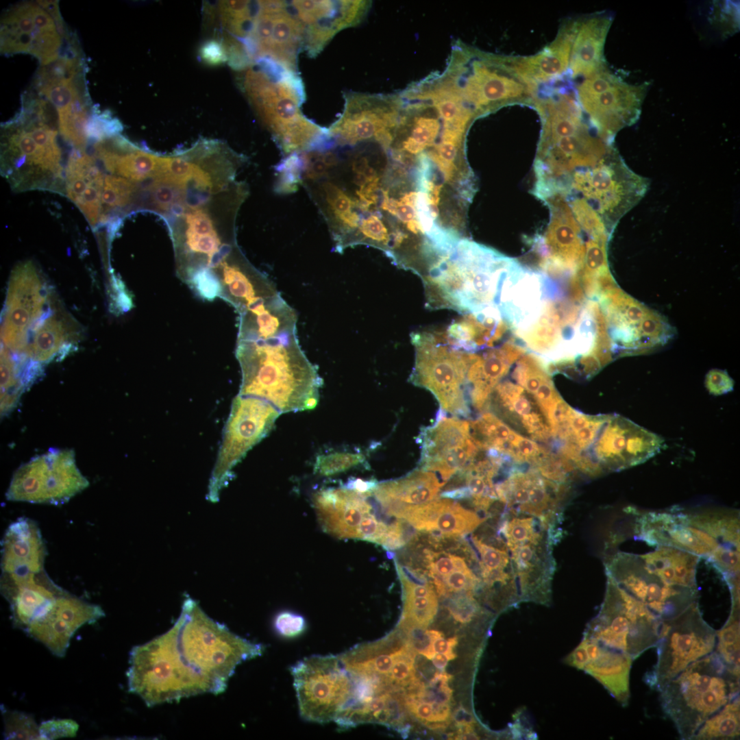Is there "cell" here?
I'll list each match as a JSON object with an SVG mask.
<instances>
[{
    "label": "cell",
    "instance_id": "57",
    "mask_svg": "<svg viewBox=\"0 0 740 740\" xmlns=\"http://www.w3.org/2000/svg\"><path fill=\"white\" fill-rule=\"evenodd\" d=\"M34 23L36 30L56 31V27L52 17L38 5L31 3Z\"/></svg>",
    "mask_w": 740,
    "mask_h": 740
},
{
    "label": "cell",
    "instance_id": "5",
    "mask_svg": "<svg viewBox=\"0 0 740 740\" xmlns=\"http://www.w3.org/2000/svg\"><path fill=\"white\" fill-rule=\"evenodd\" d=\"M454 247L443 260L435 283L439 306L463 314L498 308L515 260L467 239H460Z\"/></svg>",
    "mask_w": 740,
    "mask_h": 740
},
{
    "label": "cell",
    "instance_id": "55",
    "mask_svg": "<svg viewBox=\"0 0 740 740\" xmlns=\"http://www.w3.org/2000/svg\"><path fill=\"white\" fill-rule=\"evenodd\" d=\"M201 60L206 64L217 66L227 62V56L222 41L215 39L204 42L200 49Z\"/></svg>",
    "mask_w": 740,
    "mask_h": 740
},
{
    "label": "cell",
    "instance_id": "36",
    "mask_svg": "<svg viewBox=\"0 0 740 740\" xmlns=\"http://www.w3.org/2000/svg\"><path fill=\"white\" fill-rule=\"evenodd\" d=\"M600 645L598 656L589 661L584 670L602 684L623 706H626L630 698V671L634 660L623 652Z\"/></svg>",
    "mask_w": 740,
    "mask_h": 740
},
{
    "label": "cell",
    "instance_id": "54",
    "mask_svg": "<svg viewBox=\"0 0 740 740\" xmlns=\"http://www.w3.org/2000/svg\"><path fill=\"white\" fill-rule=\"evenodd\" d=\"M449 610L455 619L467 623L476 615L479 606L473 597L472 593H463L452 600Z\"/></svg>",
    "mask_w": 740,
    "mask_h": 740
},
{
    "label": "cell",
    "instance_id": "46",
    "mask_svg": "<svg viewBox=\"0 0 740 740\" xmlns=\"http://www.w3.org/2000/svg\"><path fill=\"white\" fill-rule=\"evenodd\" d=\"M5 739H40L39 726L34 717L29 713L11 711L1 706Z\"/></svg>",
    "mask_w": 740,
    "mask_h": 740
},
{
    "label": "cell",
    "instance_id": "47",
    "mask_svg": "<svg viewBox=\"0 0 740 740\" xmlns=\"http://www.w3.org/2000/svg\"><path fill=\"white\" fill-rule=\"evenodd\" d=\"M275 190L279 194L295 192L302 184L303 160L300 152L286 156L276 167Z\"/></svg>",
    "mask_w": 740,
    "mask_h": 740
},
{
    "label": "cell",
    "instance_id": "51",
    "mask_svg": "<svg viewBox=\"0 0 740 740\" xmlns=\"http://www.w3.org/2000/svg\"><path fill=\"white\" fill-rule=\"evenodd\" d=\"M61 38L57 31H37L29 53L38 58L42 65H47L58 59Z\"/></svg>",
    "mask_w": 740,
    "mask_h": 740
},
{
    "label": "cell",
    "instance_id": "8",
    "mask_svg": "<svg viewBox=\"0 0 740 740\" xmlns=\"http://www.w3.org/2000/svg\"><path fill=\"white\" fill-rule=\"evenodd\" d=\"M607 576L604 602L584 637L635 660L656 647L663 621Z\"/></svg>",
    "mask_w": 740,
    "mask_h": 740
},
{
    "label": "cell",
    "instance_id": "41",
    "mask_svg": "<svg viewBox=\"0 0 740 740\" xmlns=\"http://www.w3.org/2000/svg\"><path fill=\"white\" fill-rule=\"evenodd\" d=\"M137 190V184L129 180L110 173L105 174L100 224L111 220L113 212H118L130 206L134 199Z\"/></svg>",
    "mask_w": 740,
    "mask_h": 740
},
{
    "label": "cell",
    "instance_id": "56",
    "mask_svg": "<svg viewBox=\"0 0 740 740\" xmlns=\"http://www.w3.org/2000/svg\"><path fill=\"white\" fill-rule=\"evenodd\" d=\"M406 541L404 526L398 519L389 524L380 545L386 550H397L404 546Z\"/></svg>",
    "mask_w": 740,
    "mask_h": 740
},
{
    "label": "cell",
    "instance_id": "61",
    "mask_svg": "<svg viewBox=\"0 0 740 740\" xmlns=\"http://www.w3.org/2000/svg\"><path fill=\"white\" fill-rule=\"evenodd\" d=\"M432 661L436 668L443 669L446 667L449 660L445 654L442 653H435L432 658Z\"/></svg>",
    "mask_w": 740,
    "mask_h": 740
},
{
    "label": "cell",
    "instance_id": "22",
    "mask_svg": "<svg viewBox=\"0 0 740 740\" xmlns=\"http://www.w3.org/2000/svg\"><path fill=\"white\" fill-rule=\"evenodd\" d=\"M521 434L541 444L554 442L549 419L525 388L510 380L500 382L492 392L486 410Z\"/></svg>",
    "mask_w": 740,
    "mask_h": 740
},
{
    "label": "cell",
    "instance_id": "2",
    "mask_svg": "<svg viewBox=\"0 0 740 740\" xmlns=\"http://www.w3.org/2000/svg\"><path fill=\"white\" fill-rule=\"evenodd\" d=\"M242 380L238 395L263 399L281 413L316 407L322 380L301 350L297 332L238 341Z\"/></svg>",
    "mask_w": 740,
    "mask_h": 740
},
{
    "label": "cell",
    "instance_id": "23",
    "mask_svg": "<svg viewBox=\"0 0 740 740\" xmlns=\"http://www.w3.org/2000/svg\"><path fill=\"white\" fill-rule=\"evenodd\" d=\"M221 298L231 304L240 314L278 297L273 283L254 267L238 247L214 271Z\"/></svg>",
    "mask_w": 740,
    "mask_h": 740
},
{
    "label": "cell",
    "instance_id": "53",
    "mask_svg": "<svg viewBox=\"0 0 740 740\" xmlns=\"http://www.w3.org/2000/svg\"><path fill=\"white\" fill-rule=\"evenodd\" d=\"M277 632L283 637H294L300 634L306 628L304 618L296 613L284 611L280 613L274 620Z\"/></svg>",
    "mask_w": 740,
    "mask_h": 740
},
{
    "label": "cell",
    "instance_id": "31",
    "mask_svg": "<svg viewBox=\"0 0 740 740\" xmlns=\"http://www.w3.org/2000/svg\"><path fill=\"white\" fill-rule=\"evenodd\" d=\"M576 22H567L555 40L538 53L527 58H508L513 71L532 92L539 84L559 78L568 71Z\"/></svg>",
    "mask_w": 740,
    "mask_h": 740
},
{
    "label": "cell",
    "instance_id": "37",
    "mask_svg": "<svg viewBox=\"0 0 740 740\" xmlns=\"http://www.w3.org/2000/svg\"><path fill=\"white\" fill-rule=\"evenodd\" d=\"M471 539L478 554L482 581L489 587L495 583L508 585L517 592V581L505 541L500 546H495L487 544L475 535Z\"/></svg>",
    "mask_w": 740,
    "mask_h": 740
},
{
    "label": "cell",
    "instance_id": "40",
    "mask_svg": "<svg viewBox=\"0 0 740 740\" xmlns=\"http://www.w3.org/2000/svg\"><path fill=\"white\" fill-rule=\"evenodd\" d=\"M739 697L706 719L692 739H737L740 733Z\"/></svg>",
    "mask_w": 740,
    "mask_h": 740
},
{
    "label": "cell",
    "instance_id": "45",
    "mask_svg": "<svg viewBox=\"0 0 740 740\" xmlns=\"http://www.w3.org/2000/svg\"><path fill=\"white\" fill-rule=\"evenodd\" d=\"M404 610L402 625L406 629H425L437 611L438 600L434 593L427 595L403 594Z\"/></svg>",
    "mask_w": 740,
    "mask_h": 740
},
{
    "label": "cell",
    "instance_id": "17",
    "mask_svg": "<svg viewBox=\"0 0 740 740\" xmlns=\"http://www.w3.org/2000/svg\"><path fill=\"white\" fill-rule=\"evenodd\" d=\"M495 491L506 508L533 516L554 528L568 486L545 478L535 468L513 464L497 482Z\"/></svg>",
    "mask_w": 740,
    "mask_h": 740
},
{
    "label": "cell",
    "instance_id": "50",
    "mask_svg": "<svg viewBox=\"0 0 740 740\" xmlns=\"http://www.w3.org/2000/svg\"><path fill=\"white\" fill-rule=\"evenodd\" d=\"M73 78L66 77L43 83L40 87L41 92L53 104L58 113L68 110L80 97Z\"/></svg>",
    "mask_w": 740,
    "mask_h": 740
},
{
    "label": "cell",
    "instance_id": "19",
    "mask_svg": "<svg viewBox=\"0 0 740 740\" xmlns=\"http://www.w3.org/2000/svg\"><path fill=\"white\" fill-rule=\"evenodd\" d=\"M45 295L35 266L27 262L16 267L10 277L1 337L6 347L24 354L28 332L42 312Z\"/></svg>",
    "mask_w": 740,
    "mask_h": 740
},
{
    "label": "cell",
    "instance_id": "18",
    "mask_svg": "<svg viewBox=\"0 0 740 740\" xmlns=\"http://www.w3.org/2000/svg\"><path fill=\"white\" fill-rule=\"evenodd\" d=\"M420 469L439 473L446 482L471 463L481 449L473 439L467 421L439 415L436 423L418 436Z\"/></svg>",
    "mask_w": 740,
    "mask_h": 740
},
{
    "label": "cell",
    "instance_id": "42",
    "mask_svg": "<svg viewBox=\"0 0 740 740\" xmlns=\"http://www.w3.org/2000/svg\"><path fill=\"white\" fill-rule=\"evenodd\" d=\"M257 1H223L219 8L222 25L231 36L244 41L247 37L256 14Z\"/></svg>",
    "mask_w": 740,
    "mask_h": 740
},
{
    "label": "cell",
    "instance_id": "6",
    "mask_svg": "<svg viewBox=\"0 0 740 740\" xmlns=\"http://www.w3.org/2000/svg\"><path fill=\"white\" fill-rule=\"evenodd\" d=\"M443 72L477 117L532 95L511 69L508 58L481 51L460 40L452 42Z\"/></svg>",
    "mask_w": 740,
    "mask_h": 740
},
{
    "label": "cell",
    "instance_id": "7",
    "mask_svg": "<svg viewBox=\"0 0 740 740\" xmlns=\"http://www.w3.org/2000/svg\"><path fill=\"white\" fill-rule=\"evenodd\" d=\"M411 340L416 355L410 382L430 391L441 410L456 417H469L467 375L474 353L454 349L440 332L412 333Z\"/></svg>",
    "mask_w": 740,
    "mask_h": 740
},
{
    "label": "cell",
    "instance_id": "49",
    "mask_svg": "<svg viewBox=\"0 0 740 740\" xmlns=\"http://www.w3.org/2000/svg\"><path fill=\"white\" fill-rule=\"evenodd\" d=\"M365 460L364 455L360 453L336 452L317 456L314 471L319 475L330 476L347 471Z\"/></svg>",
    "mask_w": 740,
    "mask_h": 740
},
{
    "label": "cell",
    "instance_id": "59",
    "mask_svg": "<svg viewBox=\"0 0 740 740\" xmlns=\"http://www.w3.org/2000/svg\"><path fill=\"white\" fill-rule=\"evenodd\" d=\"M567 662L579 669H584L589 662V658L583 641L572 652Z\"/></svg>",
    "mask_w": 740,
    "mask_h": 740
},
{
    "label": "cell",
    "instance_id": "39",
    "mask_svg": "<svg viewBox=\"0 0 740 740\" xmlns=\"http://www.w3.org/2000/svg\"><path fill=\"white\" fill-rule=\"evenodd\" d=\"M690 523L717 539L722 544L739 548V517L725 512H705L687 515Z\"/></svg>",
    "mask_w": 740,
    "mask_h": 740
},
{
    "label": "cell",
    "instance_id": "1",
    "mask_svg": "<svg viewBox=\"0 0 740 740\" xmlns=\"http://www.w3.org/2000/svg\"><path fill=\"white\" fill-rule=\"evenodd\" d=\"M264 650V645L231 632L188 598L167 632L131 650L128 691L148 707L199 694H219L239 664Z\"/></svg>",
    "mask_w": 740,
    "mask_h": 740
},
{
    "label": "cell",
    "instance_id": "12",
    "mask_svg": "<svg viewBox=\"0 0 740 740\" xmlns=\"http://www.w3.org/2000/svg\"><path fill=\"white\" fill-rule=\"evenodd\" d=\"M339 118L327 129L328 138L339 147L377 143L387 150L398 123L401 98L395 94L348 92Z\"/></svg>",
    "mask_w": 740,
    "mask_h": 740
},
{
    "label": "cell",
    "instance_id": "10",
    "mask_svg": "<svg viewBox=\"0 0 740 740\" xmlns=\"http://www.w3.org/2000/svg\"><path fill=\"white\" fill-rule=\"evenodd\" d=\"M88 485L72 450L51 449L18 468L5 496L10 501L58 506Z\"/></svg>",
    "mask_w": 740,
    "mask_h": 740
},
{
    "label": "cell",
    "instance_id": "24",
    "mask_svg": "<svg viewBox=\"0 0 740 740\" xmlns=\"http://www.w3.org/2000/svg\"><path fill=\"white\" fill-rule=\"evenodd\" d=\"M66 592L45 570L21 577L1 576V593L10 604L14 626L23 632L42 619Z\"/></svg>",
    "mask_w": 740,
    "mask_h": 740
},
{
    "label": "cell",
    "instance_id": "38",
    "mask_svg": "<svg viewBox=\"0 0 740 740\" xmlns=\"http://www.w3.org/2000/svg\"><path fill=\"white\" fill-rule=\"evenodd\" d=\"M66 334L60 321L56 317H48L36 325L24 354L33 362L49 361L61 350Z\"/></svg>",
    "mask_w": 740,
    "mask_h": 740
},
{
    "label": "cell",
    "instance_id": "58",
    "mask_svg": "<svg viewBox=\"0 0 740 740\" xmlns=\"http://www.w3.org/2000/svg\"><path fill=\"white\" fill-rule=\"evenodd\" d=\"M456 644L457 639L456 637L448 639L439 637L433 642V650L435 653H442L447 657L448 660H452L456 657L453 648Z\"/></svg>",
    "mask_w": 740,
    "mask_h": 740
},
{
    "label": "cell",
    "instance_id": "15",
    "mask_svg": "<svg viewBox=\"0 0 740 740\" xmlns=\"http://www.w3.org/2000/svg\"><path fill=\"white\" fill-rule=\"evenodd\" d=\"M243 42L254 62L269 60L298 73L304 27L289 1H259L250 32Z\"/></svg>",
    "mask_w": 740,
    "mask_h": 740
},
{
    "label": "cell",
    "instance_id": "27",
    "mask_svg": "<svg viewBox=\"0 0 740 740\" xmlns=\"http://www.w3.org/2000/svg\"><path fill=\"white\" fill-rule=\"evenodd\" d=\"M445 484L434 472L420 469L399 479L378 482L371 496L384 519H399L407 509L437 498Z\"/></svg>",
    "mask_w": 740,
    "mask_h": 740
},
{
    "label": "cell",
    "instance_id": "20",
    "mask_svg": "<svg viewBox=\"0 0 740 740\" xmlns=\"http://www.w3.org/2000/svg\"><path fill=\"white\" fill-rule=\"evenodd\" d=\"M304 27V50L317 56L340 31L356 25L367 14L369 1H291Z\"/></svg>",
    "mask_w": 740,
    "mask_h": 740
},
{
    "label": "cell",
    "instance_id": "35",
    "mask_svg": "<svg viewBox=\"0 0 740 740\" xmlns=\"http://www.w3.org/2000/svg\"><path fill=\"white\" fill-rule=\"evenodd\" d=\"M511 375L513 380L530 393L547 417L550 423L558 407L564 402L541 362L526 352L515 363Z\"/></svg>",
    "mask_w": 740,
    "mask_h": 740
},
{
    "label": "cell",
    "instance_id": "16",
    "mask_svg": "<svg viewBox=\"0 0 740 740\" xmlns=\"http://www.w3.org/2000/svg\"><path fill=\"white\" fill-rule=\"evenodd\" d=\"M606 567L608 576L663 621L678 617L698 602V589L664 582L648 572L634 554L618 552Z\"/></svg>",
    "mask_w": 740,
    "mask_h": 740
},
{
    "label": "cell",
    "instance_id": "29",
    "mask_svg": "<svg viewBox=\"0 0 740 740\" xmlns=\"http://www.w3.org/2000/svg\"><path fill=\"white\" fill-rule=\"evenodd\" d=\"M527 351L514 341L481 355L474 353L469 367L467 395L470 404L477 411L486 412L495 387L509 373L515 362Z\"/></svg>",
    "mask_w": 740,
    "mask_h": 740
},
{
    "label": "cell",
    "instance_id": "33",
    "mask_svg": "<svg viewBox=\"0 0 740 740\" xmlns=\"http://www.w3.org/2000/svg\"><path fill=\"white\" fill-rule=\"evenodd\" d=\"M295 311L278 297L240 315L238 341L266 340L296 332Z\"/></svg>",
    "mask_w": 740,
    "mask_h": 740
},
{
    "label": "cell",
    "instance_id": "21",
    "mask_svg": "<svg viewBox=\"0 0 740 740\" xmlns=\"http://www.w3.org/2000/svg\"><path fill=\"white\" fill-rule=\"evenodd\" d=\"M102 608L68 591L58 597L51 610L30 625L25 633L43 644L53 655L64 657L75 632L82 626L105 617Z\"/></svg>",
    "mask_w": 740,
    "mask_h": 740
},
{
    "label": "cell",
    "instance_id": "14",
    "mask_svg": "<svg viewBox=\"0 0 740 740\" xmlns=\"http://www.w3.org/2000/svg\"><path fill=\"white\" fill-rule=\"evenodd\" d=\"M647 87L629 84L605 68L577 86L576 100L590 122L610 135L639 118Z\"/></svg>",
    "mask_w": 740,
    "mask_h": 740
},
{
    "label": "cell",
    "instance_id": "43",
    "mask_svg": "<svg viewBox=\"0 0 740 740\" xmlns=\"http://www.w3.org/2000/svg\"><path fill=\"white\" fill-rule=\"evenodd\" d=\"M25 384L19 376L17 365L9 351H1V413L4 416L17 405Z\"/></svg>",
    "mask_w": 740,
    "mask_h": 740
},
{
    "label": "cell",
    "instance_id": "44",
    "mask_svg": "<svg viewBox=\"0 0 740 740\" xmlns=\"http://www.w3.org/2000/svg\"><path fill=\"white\" fill-rule=\"evenodd\" d=\"M739 606H732L725 625L717 631L716 652L739 675Z\"/></svg>",
    "mask_w": 740,
    "mask_h": 740
},
{
    "label": "cell",
    "instance_id": "34",
    "mask_svg": "<svg viewBox=\"0 0 740 740\" xmlns=\"http://www.w3.org/2000/svg\"><path fill=\"white\" fill-rule=\"evenodd\" d=\"M644 554H635L644 568L664 582L673 586L698 589L696 570L700 556L664 545Z\"/></svg>",
    "mask_w": 740,
    "mask_h": 740
},
{
    "label": "cell",
    "instance_id": "48",
    "mask_svg": "<svg viewBox=\"0 0 740 740\" xmlns=\"http://www.w3.org/2000/svg\"><path fill=\"white\" fill-rule=\"evenodd\" d=\"M433 582L438 593L445 595L451 593H472L482 580L466 564L454 569L442 579Z\"/></svg>",
    "mask_w": 740,
    "mask_h": 740
},
{
    "label": "cell",
    "instance_id": "52",
    "mask_svg": "<svg viewBox=\"0 0 740 740\" xmlns=\"http://www.w3.org/2000/svg\"><path fill=\"white\" fill-rule=\"evenodd\" d=\"M79 729V724L71 719H57L42 722L39 726L40 739L53 740L65 737H74Z\"/></svg>",
    "mask_w": 740,
    "mask_h": 740
},
{
    "label": "cell",
    "instance_id": "4",
    "mask_svg": "<svg viewBox=\"0 0 740 740\" xmlns=\"http://www.w3.org/2000/svg\"><path fill=\"white\" fill-rule=\"evenodd\" d=\"M664 713L681 739H692L713 715L739 697V675L713 651L692 663L658 691Z\"/></svg>",
    "mask_w": 740,
    "mask_h": 740
},
{
    "label": "cell",
    "instance_id": "62",
    "mask_svg": "<svg viewBox=\"0 0 740 740\" xmlns=\"http://www.w3.org/2000/svg\"><path fill=\"white\" fill-rule=\"evenodd\" d=\"M388 225H389V226L391 227V228H393L391 224H388ZM391 230H392V229H391ZM393 234H394V233H393ZM394 238H395V236H394ZM393 243H394V241H393ZM392 251H393V250H392Z\"/></svg>",
    "mask_w": 740,
    "mask_h": 740
},
{
    "label": "cell",
    "instance_id": "3",
    "mask_svg": "<svg viewBox=\"0 0 740 740\" xmlns=\"http://www.w3.org/2000/svg\"><path fill=\"white\" fill-rule=\"evenodd\" d=\"M245 70L242 89L285 156L315 148L328 139L327 129L302 112L306 95L298 73L265 59Z\"/></svg>",
    "mask_w": 740,
    "mask_h": 740
},
{
    "label": "cell",
    "instance_id": "25",
    "mask_svg": "<svg viewBox=\"0 0 740 740\" xmlns=\"http://www.w3.org/2000/svg\"><path fill=\"white\" fill-rule=\"evenodd\" d=\"M469 423L471 435L480 449L494 450L515 464L535 467L551 450L515 431L491 412H482Z\"/></svg>",
    "mask_w": 740,
    "mask_h": 740
},
{
    "label": "cell",
    "instance_id": "28",
    "mask_svg": "<svg viewBox=\"0 0 740 740\" xmlns=\"http://www.w3.org/2000/svg\"><path fill=\"white\" fill-rule=\"evenodd\" d=\"M104 176L92 154L79 149L70 154L64 169V191L93 227L100 223Z\"/></svg>",
    "mask_w": 740,
    "mask_h": 740
},
{
    "label": "cell",
    "instance_id": "30",
    "mask_svg": "<svg viewBox=\"0 0 740 740\" xmlns=\"http://www.w3.org/2000/svg\"><path fill=\"white\" fill-rule=\"evenodd\" d=\"M418 530L436 532L444 537L461 536L474 531L486 518L466 509L448 498H436L423 505L408 509L402 515Z\"/></svg>",
    "mask_w": 740,
    "mask_h": 740
},
{
    "label": "cell",
    "instance_id": "13",
    "mask_svg": "<svg viewBox=\"0 0 740 740\" xmlns=\"http://www.w3.org/2000/svg\"><path fill=\"white\" fill-rule=\"evenodd\" d=\"M280 414L270 403L257 397L238 395L234 399L212 474V500L217 498L234 467L269 434Z\"/></svg>",
    "mask_w": 740,
    "mask_h": 740
},
{
    "label": "cell",
    "instance_id": "11",
    "mask_svg": "<svg viewBox=\"0 0 740 740\" xmlns=\"http://www.w3.org/2000/svg\"><path fill=\"white\" fill-rule=\"evenodd\" d=\"M717 631L703 619L698 602L678 617L663 621L656 645L657 662L645 675V683L659 691L692 663L715 651Z\"/></svg>",
    "mask_w": 740,
    "mask_h": 740
},
{
    "label": "cell",
    "instance_id": "9",
    "mask_svg": "<svg viewBox=\"0 0 740 740\" xmlns=\"http://www.w3.org/2000/svg\"><path fill=\"white\" fill-rule=\"evenodd\" d=\"M552 529L527 514L513 510L505 514L500 531L505 538L521 599L539 602L549 599L555 568Z\"/></svg>",
    "mask_w": 740,
    "mask_h": 740
},
{
    "label": "cell",
    "instance_id": "32",
    "mask_svg": "<svg viewBox=\"0 0 740 740\" xmlns=\"http://www.w3.org/2000/svg\"><path fill=\"white\" fill-rule=\"evenodd\" d=\"M611 18L595 14L576 20L568 71L572 77H588L606 68L604 47Z\"/></svg>",
    "mask_w": 740,
    "mask_h": 740
},
{
    "label": "cell",
    "instance_id": "26",
    "mask_svg": "<svg viewBox=\"0 0 740 740\" xmlns=\"http://www.w3.org/2000/svg\"><path fill=\"white\" fill-rule=\"evenodd\" d=\"M1 574L25 576L45 570L47 547L38 523L18 518L6 529L1 540Z\"/></svg>",
    "mask_w": 740,
    "mask_h": 740
},
{
    "label": "cell",
    "instance_id": "60",
    "mask_svg": "<svg viewBox=\"0 0 740 740\" xmlns=\"http://www.w3.org/2000/svg\"><path fill=\"white\" fill-rule=\"evenodd\" d=\"M454 720L460 727L472 726L474 719L465 708L460 707L454 714Z\"/></svg>",
    "mask_w": 740,
    "mask_h": 740
}]
</instances>
